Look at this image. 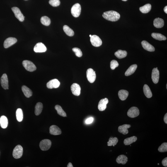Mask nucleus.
<instances>
[{
    "label": "nucleus",
    "instance_id": "obj_5",
    "mask_svg": "<svg viewBox=\"0 0 167 167\" xmlns=\"http://www.w3.org/2000/svg\"><path fill=\"white\" fill-rule=\"evenodd\" d=\"M52 146V142L49 139H45L41 141L40 146L42 151H47L50 149Z\"/></svg>",
    "mask_w": 167,
    "mask_h": 167
},
{
    "label": "nucleus",
    "instance_id": "obj_4",
    "mask_svg": "<svg viewBox=\"0 0 167 167\" xmlns=\"http://www.w3.org/2000/svg\"><path fill=\"white\" fill-rule=\"evenodd\" d=\"M23 148L21 146L18 145L14 149L13 152V156L16 159H19L23 156Z\"/></svg>",
    "mask_w": 167,
    "mask_h": 167
},
{
    "label": "nucleus",
    "instance_id": "obj_48",
    "mask_svg": "<svg viewBox=\"0 0 167 167\" xmlns=\"http://www.w3.org/2000/svg\"><path fill=\"white\" fill-rule=\"evenodd\" d=\"M158 165H159V163H158Z\"/></svg>",
    "mask_w": 167,
    "mask_h": 167
},
{
    "label": "nucleus",
    "instance_id": "obj_43",
    "mask_svg": "<svg viewBox=\"0 0 167 167\" xmlns=\"http://www.w3.org/2000/svg\"><path fill=\"white\" fill-rule=\"evenodd\" d=\"M164 120L165 123L167 124V113L165 114L164 117Z\"/></svg>",
    "mask_w": 167,
    "mask_h": 167
},
{
    "label": "nucleus",
    "instance_id": "obj_9",
    "mask_svg": "<svg viewBox=\"0 0 167 167\" xmlns=\"http://www.w3.org/2000/svg\"><path fill=\"white\" fill-rule=\"evenodd\" d=\"M12 9L14 13L15 17L20 21H23L24 20V16L21 13L20 10L16 7H14Z\"/></svg>",
    "mask_w": 167,
    "mask_h": 167
},
{
    "label": "nucleus",
    "instance_id": "obj_18",
    "mask_svg": "<svg viewBox=\"0 0 167 167\" xmlns=\"http://www.w3.org/2000/svg\"><path fill=\"white\" fill-rule=\"evenodd\" d=\"M142 46L145 50L149 52H153L155 51L154 46L146 41H143L141 42Z\"/></svg>",
    "mask_w": 167,
    "mask_h": 167
},
{
    "label": "nucleus",
    "instance_id": "obj_2",
    "mask_svg": "<svg viewBox=\"0 0 167 167\" xmlns=\"http://www.w3.org/2000/svg\"><path fill=\"white\" fill-rule=\"evenodd\" d=\"M23 64L25 69L30 72H33L36 70V66L33 62L30 61L24 60L23 61Z\"/></svg>",
    "mask_w": 167,
    "mask_h": 167
},
{
    "label": "nucleus",
    "instance_id": "obj_15",
    "mask_svg": "<svg viewBox=\"0 0 167 167\" xmlns=\"http://www.w3.org/2000/svg\"><path fill=\"white\" fill-rule=\"evenodd\" d=\"M1 84L3 89H8V81L7 76L6 74H3L2 76L1 80Z\"/></svg>",
    "mask_w": 167,
    "mask_h": 167
},
{
    "label": "nucleus",
    "instance_id": "obj_8",
    "mask_svg": "<svg viewBox=\"0 0 167 167\" xmlns=\"http://www.w3.org/2000/svg\"><path fill=\"white\" fill-rule=\"evenodd\" d=\"M140 112L139 109L136 107H132L127 112L128 116L131 118H134L139 116Z\"/></svg>",
    "mask_w": 167,
    "mask_h": 167
},
{
    "label": "nucleus",
    "instance_id": "obj_42",
    "mask_svg": "<svg viewBox=\"0 0 167 167\" xmlns=\"http://www.w3.org/2000/svg\"><path fill=\"white\" fill-rule=\"evenodd\" d=\"M162 164L163 166L165 167L167 166V158H165L162 161Z\"/></svg>",
    "mask_w": 167,
    "mask_h": 167
},
{
    "label": "nucleus",
    "instance_id": "obj_16",
    "mask_svg": "<svg viewBox=\"0 0 167 167\" xmlns=\"http://www.w3.org/2000/svg\"><path fill=\"white\" fill-rule=\"evenodd\" d=\"M108 102V100L107 98L101 100L98 103V110L100 111L104 110L107 108V105Z\"/></svg>",
    "mask_w": 167,
    "mask_h": 167
},
{
    "label": "nucleus",
    "instance_id": "obj_21",
    "mask_svg": "<svg viewBox=\"0 0 167 167\" xmlns=\"http://www.w3.org/2000/svg\"><path fill=\"white\" fill-rule=\"evenodd\" d=\"M128 158L124 155H121L118 157L116 159V162L118 164H125L127 162Z\"/></svg>",
    "mask_w": 167,
    "mask_h": 167
},
{
    "label": "nucleus",
    "instance_id": "obj_32",
    "mask_svg": "<svg viewBox=\"0 0 167 167\" xmlns=\"http://www.w3.org/2000/svg\"><path fill=\"white\" fill-rule=\"evenodd\" d=\"M63 30L66 35L69 36H73L74 35V31L67 25H64L63 27Z\"/></svg>",
    "mask_w": 167,
    "mask_h": 167
},
{
    "label": "nucleus",
    "instance_id": "obj_30",
    "mask_svg": "<svg viewBox=\"0 0 167 167\" xmlns=\"http://www.w3.org/2000/svg\"><path fill=\"white\" fill-rule=\"evenodd\" d=\"M151 9V5L148 3V4H146L143 6L141 7L140 8V10L142 13H147L150 11Z\"/></svg>",
    "mask_w": 167,
    "mask_h": 167
},
{
    "label": "nucleus",
    "instance_id": "obj_28",
    "mask_svg": "<svg viewBox=\"0 0 167 167\" xmlns=\"http://www.w3.org/2000/svg\"><path fill=\"white\" fill-rule=\"evenodd\" d=\"M115 55L118 59H121L126 57L127 53L125 51L119 50L115 53Z\"/></svg>",
    "mask_w": 167,
    "mask_h": 167
},
{
    "label": "nucleus",
    "instance_id": "obj_29",
    "mask_svg": "<svg viewBox=\"0 0 167 167\" xmlns=\"http://www.w3.org/2000/svg\"><path fill=\"white\" fill-rule=\"evenodd\" d=\"M43 105L42 103L39 102L37 103L35 105V114L36 115H38L41 113L43 109Z\"/></svg>",
    "mask_w": 167,
    "mask_h": 167
},
{
    "label": "nucleus",
    "instance_id": "obj_24",
    "mask_svg": "<svg viewBox=\"0 0 167 167\" xmlns=\"http://www.w3.org/2000/svg\"><path fill=\"white\" fill-rule=\"evenodd\" d=\"M8 124V120L7 118L3 115L0 118V125L2 128L5 129L7 127Z\"/></svg>",
    "mask_w": 167,
    "mask_h": 167
},
{
    "label": "nucleus",
    "instance_id": "obj_40",
    "mask_svg": "<svg viewBox=\"0 0 167 167\" xmlns=\"http://www.w3.org/2000/svg\"><path fill=\"white\" fill-rule=\"evenodd\" d=\"M119 64L116 60H113L111 61L110 67L112 70L115 69L116 68L118 67Z\"/></svg>",
    "mask_w": 167,
    "mask_h": 167
},
{
    "label": "nucleus",
    "instance_id": "obj_39",
    "mask_svg": "<svg viewBox=\"0 0 167 167\" xmlns=\"http://www.w3.org/2000/svg\"><path fill=\"white\" fill-rule=\"evenodd\" d=\"M49 3L52 6L55 7L59 6L60 2L59 0H50Z\"/></svg>",
    "mask_w": 167,
    "mask_h": 167
},
{
    "label": "nucleus",
    "instance_id": "obj_34",
    "mask_svg": "<svg viewBox=\"0 0 167 167\" xmlns=\"http://www.w3.org/2000/svg\"><path fill=\"white\" fill-rule=\"evenodd\" d=\"M55 109L57 110V113L61 116L65 117L67 115L63 109L62 107L59 105H56L55 107Z\"/></svg>",
    "mask_w": 167,
    "mask_h": 167
},
{
    "label": "nucleus",
    "instance_id": "obj_14",
    "mask_svg": "<svg viewBox=\"0 0 167 167\" xmlns=\"http://www.w3.org/2000/svg\"><path fill=\"white\" fill-rule=\"evenodd\" d=\"M17 42L16 38L14 37H10L5 40L3 45L5 48H7L16 43Z\"/></svg>",
    "mask_w": 167,
    "mask_h": 167
},
{
    "label": "nucleus",
    "instance_id": "obj_45",
    "mask_svg": "<svg viewBox=\"0 0 167 167\" xmlns=\"http://www.w3.org/2000/svg\"><path fill=\"white\" fill-rule=\"evenodd\" d=\"M164 10L165 12L166 13H167V6H166L164 8Z\"/></svg>",
    "mask_w": 167,
    "mask_h": 167
},
{
    "label": "nucleus",
    "instance_id": "obj_20",
    "mask_svg": "<svg viewBox=\"0 0 167 167\" xmlns=\"http://www.w3.org/2000/svg\"><path fill=\"white\" fill-rule=\"evenodd\" d=\"M164 21L162 18H158L155 19L154 21V26L157 28H160L164 25Z\"/></svg>",
    "mask_w": 167,
    "mask_h": 167
},
{
    "label": "nucleus",
    "instance_id": "obj_35",
    "mask_svg": "<svg viewBox=\"0 0 167 167\" xmlns=\"http://www.w3.org/2000/svg\"><path fill=\"white\" fill-rule=\"evenodd\" d=\"M118 142V139L117 137H111L109 139L108 142H107V145L108 146H115L116 145Z\"/></svg>",
    "mask_w": 167,
    "mask_h": 167
},
{
    "label": "nucleus",
    "instance_id": "obj_3",
    "mask_svg": "<svg viewBox=\"0 0 167 167\" xmlns=\"http://www.w3.org/2000/svg\"><path fill=\"white\" fill-rule=\"evenodd\" d=\"M81 7L79 3H76L71 8V13L73 16L75 18H77L81 14Z\"/></svg>",
    "mask_w": 167,
    "mask_h": 167
},
{
    "label": "nucleus",
    "instance_id": "obj_22",
    "mask_svg": "<svg viewBox=\"0 0 167 167\" xmlns=\"http://www.w3.org/2000/svg\"><path fill=\"white\" fill-rule=\"evenodd\" d=\"M129 94V92L125 90H121L119 91L118 96L121 100L124 101L125 100Z\"/></svg>",
    "mask_w": 167,
    "mask_h": 167
},
{
    "label": "nucleus",
    "instance_id": "obj_6",
    "mask_svg": "<svg viewBox=\"0 0 167 167\" xmlns=\"http://www.w3.org/2000/svg\"><path fill=\"white\" fill-rule=\"evenodd\" d=\"M87 78L90 83H93L96 79V74L95 71L91 68L88 69L86 71Z\"/></svg>",
    "mask_w": 167,
    "mask_h": 167
},
{
    "label": "nucleus",
    "instance_id": "obj_36",
    "mask_svg": "<svg viewBox=\"0 0 167 167\" xmlns=\"http://www.w3.org/2000/svg\"><path fill=\"white\" fill-rule=\"evenodd\" d=\"M41 23L45 26H49L51 23V20L47 16H43L41 19Z\"/></svg>",
    "mask_w": 167,
    "mask_h": 167
},
{
    "label": "nucleus",
    "instance_id": "obj_1",
    "mask_svg": "<svg viewBox=\"0 0 167 167\" xmlns=\"http://www.w3.org/2000/svg\"><path fill=\"white\" fill-rule=\"evenodd\" d=\"M103 16L107 20L112 21H116L120 18V14L114 11H108L103 13Z\"/></svg>",
    "mask_w": 167,
    "mask_h": 167
},
{
    "label": "nucleus",
    "instance_id": "obj_10",
    "mask_svg": "<svg viewBox=\"0 0 167 167\" xmlns=\"http://www.w3.org/2000/svg\"><path fill=\"white\" fill-rule=\"evenodd\" d=\"M71 90L73 94L79 96L80 94L81 88L79 84L74 83L71 86Z\"/></svg>",
    "mask_w": 167,
    "mask_h": 167
},
{
    "label": "nucleus",
    "instance_id": "obj_44",
    "mask_svg": "<svg viewBox=\"0 0 167 167\" xmlns=\"http://www.w3.org/2000/svg\"><path fill=\"white\" fill-rule=\"evenodd\" d=\"M67 167H73V166L71 163H69L67 165Z\"/></svg>",
    "mask_w": 167,
    "mask_h": 167
},
{
    "label": "nucleus",
    "instance_id": "obj_23",
    "mask_svg": "<svg viewBox=\"0 0 167 167\" xmlns=\"http://www.w3.org/2000/svg\"><path fill=\"white\" fill-rule=\"evenodd\" d=\"M22 90L25 96L27 98H30L33 94L32 90L26 86H22Z\"/></svg>",
    "mask_w": 167,
    "mask_h": 167
},
{
    "label": "nucleus",
    "instance_id": "obj_17",
    "mask_svg": "<svg viewBox=\"0 0 167 167\" xmlns=\"http://www.w3.org/2000/svg\"><path fill=\"white\" fill-rule=\"evenodd\" d=\"M49 130H50V133L53 135H59L62 133L60 129L55 125L51 126Z\"/></svg>",
    "mask_w": 167,
    "mask_h": 167
},
{
    "label": "nucleus",
    "instance_id": "obj_38",
    "mask_svg": "<svg viewBox=\"0 0 167 167\" xmlns=\"http://www.w3.org/2000/svg\"><path fill=\"white\" fill-rule=\"evenodd\" d=\"M73 52H75L76 55L77 57H80L82 56V52L80 49L77 47H75L73 49Z\"/></svg>",
    "mask_w": 167,
    "mask_h": 167
},
{
    "label": "nucleus",
    "instance_id": "obj_47",
    "mask_svg": "<svg viewBox=\"0 0 167 167\" xmlns=\"http://www.w3.org/2000/svg\"><path fill=\"white\" fill-rule=\"evenodd\" d=\"M92 35H90V37H92Z\"/></svg>",
    "mask_w": 167,
    "mask_h": 167
},
{
    "label": "nucleus",
    "instance_id": "obj_31",
    "mask_svg": "<svg viewBox=\"0 0 167 167\" xmlns=\"http://www.w3.org/2000/svg\"><path fill=\"white\" fill-rule=\"evenodd\" d=\"M153 38L159 41L165 40H166V37L162 34L158 33H153L151 34Z\"/></svg>",
    "mask_w": 167,
    "mask_h": 167
},
{
    "label": "nucleus",
    "instance_id": "obj_41",
    "mask_svg": "<svg viewBox=\"0 0 167 167\" xmlns=\"http://www.w3.org/2000/svg\"><path fill=\"white\" fill-rule=\"evenodd\" d=\"M93 117H90L87 119L86 121V123L87 124H90L93 122Z\"/></svg>",
    "mask_w": 167,
    "mask_h": 167
},
{
    "label": "nucleus",
    "instance_id": "obj_26",
    "mask_svg": "<svg viewBox=\"0 0 167 167\" xmlns=\"http://www.w3.org/2000/svg\"><path fill=\"white\" fill-rule=\"evenodd\" d=\"M143 92L145 95L148 98H150L152 96L151 90L147 85H144L143 87Z\"/></svg>",
    "mask_w": 167,
    "mask_h": 167
},
{
    "label": "nucleus",
    "instance_id": "obj_46",
    "mask_svg": "<svg viewBox=\"0 0 167 167\" xmlns=\"http://www.w3.org/2000/svg\"><path fill=\"white\" fill-rule=\"evenodd\" d=\"M122 1H127V0H122Z\"/></svg>",
    "mask_w": 167,
    "mask_h": 167
},
{
    "label": "nucleus",
    "instance_id": "obj_11",
    "mask_svg": "<svg viewBox=\"0 0 167 167\" xmlns=\"http://www.w3.org/2000/svg\"><path fill=\"white\" fill-rule=\"evenodd\" d=\"M47 50V47L41 42L37 43L34 48V51L36 53L44 52Z\"/></svg>",
    "mask_w": 167,
    "mask_h": 167
},
{
    "label": "nucleus",
    "instance_id": "obj_13",
    "mask_svg": "<svg viewBox=\"0 0 167 167\" xmlns=\"http://www.w3.org/2000/svg\"><path fill=\"white\" fill-rule=\"evenodd\" d=\"M159 72L158 68H154L153 69L152 73V79L153 82L154 84H157L159 81Z\"/></svg>",
    "mask_w": 167,
    "mask_h": 167
},
{
    "label": "nucleus",
    "instance_id": "obj_33",
    "mask_svg": "<svg viewBox=\"0 0 167 167\" xmlns=\"http://www.w3.org/2000/svg\"><path fill=\"white\" fill-rule=\"evenodd\" d=\"M16 116L17 120L20 122L23 120V110L20 108H18L16 110Z\"/></svg>",
    "mask_w": 167,
    "mask_h": 167
},
{
    "label": "nucleus",
    "instance_id": "obj_25",
    "mask_svg": "<svg viewBox=\"0 0 167 167\" xmlns=\"http://www.w3.org/2000/svg\"><path fill=\"white\" fill-rule=\"evenodd\" d=\"M137 65L136 64L132 65L126 71L125 74V75L128 76L133 74L137 69Z\"/></svg>",
    "mask_w": 167,
    "mask_h": 167
},
{
    "label": "nucleus",
    "instance_id": "obj_37",
    "mask_svg": "<svg viewBox=\"0 0 167 167\" xmlns=\"http://www.w3.org/2000/svg\"><path fill=\"white\" fill-rule=\"evenodd\" d=\"M158 151L160 152H165L167 151V143H163L158 148Z\"/></svg>",
    "mask_w": 167,
    "mask_h": 167
},
{
    "label": "nucleus",
    "instance_id": "obj_12",
    "mask_svg": "<svg viewBox=\"0 0 167 167\" xmlns=\"http://www.w3.org/2000/svg\"><path fill=\"white\" fill-rule=\"evenodd\" d=\"M60 83L57 79H54L49 81L47 83V88L50 89L58 88L60 86Z\"/></svg>",
    "mask_w": 167,
    "mask_h": 167
},
{
    "label": "nucleus",
    "instance_id": "obj_27",
    "mask_svg": "<svg viewBox=\"0 0 167 167\" xmlns=\"http://www.w3.org/2000/svg\"><path fill=\"white\" fill-rule=\"evenodd\" d=\"M137 140V138L136 136L127 138L124 140V144L126 146L129 145L134 142H135Z\"/></svg>",
    "mask_w": 167,
    "mask_h": 167
},
{
    "label": "nucleus",
    "instance_id": "obj_19",
    "mask_svg": "<svg viewBox=\"0 0 167 167\" xmlns=\"http://www.w3.org/2000/svg\"><path fill=\"white\" fill-rule=\"evenodd\" d=\"M131 127V125L129 124H125L124 125L120 126L118 127V131L124 135L128 133L129 131L128 129Z\"/></svg>",
    "mask_w": 167,
    "mask_h": 167
},
{
    "label": "nucleus",
    "instance_id": "obj_7",
    "mask_svg": "<svg viewBox=\"0 0 167 167\" xmlns=\"http://www.w3.org/2000/svg\"><path fill=\"white\" fill-rule=\"evenodd\" d=\"M90 42L93 46L99 47L102 45V42L99 37L96 35H93L90 37Z\"/></svg>",
    "mask_w": 167,
    "mask_h": 167
}]
</instances>
